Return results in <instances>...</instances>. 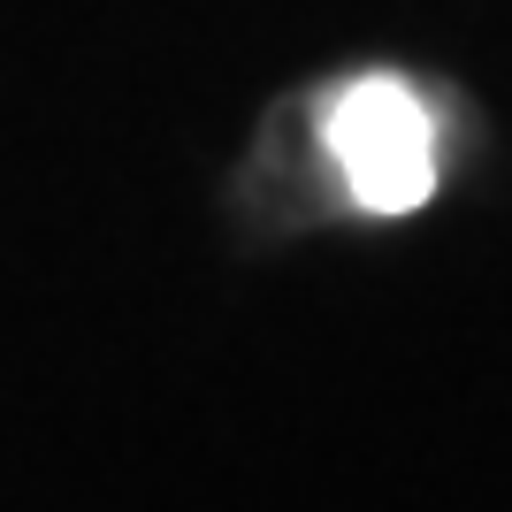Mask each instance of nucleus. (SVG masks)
Listing matches in <instances>:
<instances>
[{
	"label": "nucleus",
	"instance_id": "obj_1",
	"mask_svg": "<svg viewBox=\"0 0 512 512\" xmlns=\"http://www.w3.org/2000/svg\"><path fill=\"white\" fill-rule=\"evenodd\" d=\"M329 153H337L352 199L375 214H406L436 184V130L406 85L367 77L329 107Z\"/></svg>",
	"mask_w": 512,
	"mask_h": 512
}]
</instances>
